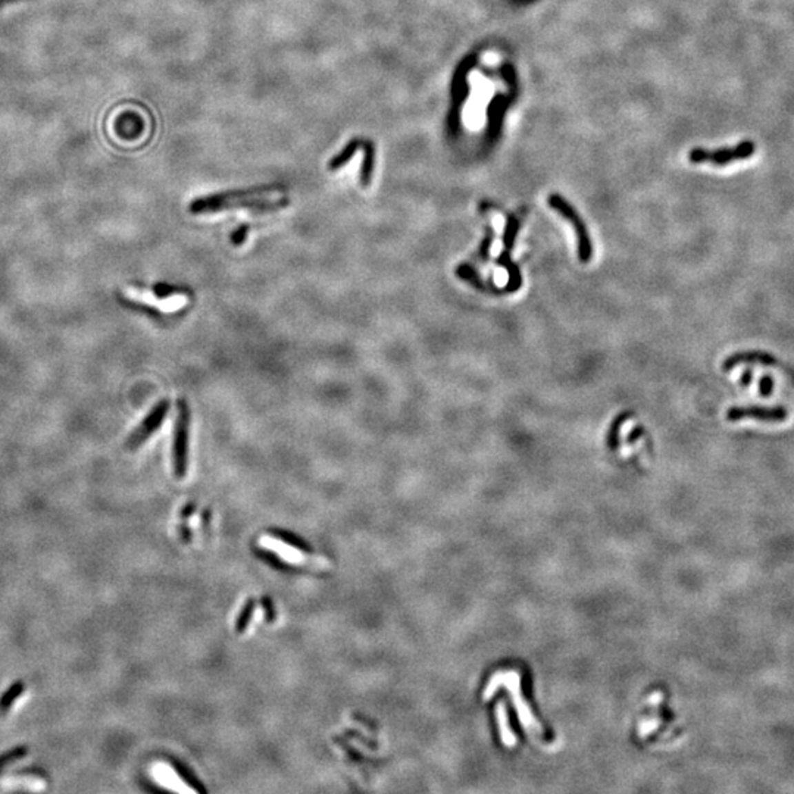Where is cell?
I'll return each mask as SVG.
<instances>
[{"mask_svg":"<svg viewBox=\"0 0 794 794\" xmlns=\"http://www.w3.org/2000/svg\"><path fill=\"white\" fill-rule=\"evenodd\" d=\"M281 190H284V185H281V184H278V185L268 184V185L250 187V189L216 193L212 196H205V197L196 198V201H193L190 203L189 211L193 215L221 212V211H224V207L228 203L237 202L238 198H250V197H256V196H265V194H269L274 192H281Z\"/></svg>","mask_w":794,"mask_h":794,"instance_id":"cell-1","label":"cell"},{"mask_svg":"<svg viewBox=\"0 0 794 794\" xmlns=\"http://www.w3.org/2000/svg\"><path fill=\"white\" fill-rule=\"evenodd\" d=\"M189 437H190V407L184 399L176 403V419L174 427L172 463L175 478L183 480L189 468Z\"/></svg>","mask_w":794,"mask_h":794,"instance_id":"cell-2","label":"cell"},{"mask_svg":"<svg viewBox=\"0 0 794 794\" xmlns=\"http://www.w3.org/2000/svg\"><path fill=\"white\" fill-rule=\"evenodd\" d=\"M549 206L572 225L577 237V255L581 263H589L593 258V241L582 218L567 198L558 193H551L547 198Z\"/></svg>","mask_w":794,"mask_h":794,"instance_id":"cell-3","label":"cell"},{"mask_svg":"<svg viewBox=\"0 0 794 794\" xmlns=\"http://www.w3.org/2000/svg\"><path fill=\"white\" fill-rule=\"evenodd\" d=\"M520 219H518L515 215H509L506 219V225H505V233H503V249L500 256L496 259L498 262L499 267L505 268L509 274V281L505 287L499 290V294H509L513 293L516 290L521 289L522 285V277H521V271L518 268V265L511 259V250L515 246V238L518 236V231H520Z\"/></svg>","mask_w":794,"mask_h":794,"instance_id":"cell-4","label":"cell"},{"mask_svg":"<svg viewBox=\"0 0 794 794\" xmlns=\"http://www.w3.org/2000/svg\"><path fill=\"white\" fill-rule=\"evenodd\" d=\"M738 365H760L766 368H777L794 384V367L784 360H781L775 355H772V353L762 350H744L733 353V355H730L722 362V371L728 372Z\"/></svg>","mask_w":794,"mask_h":794,"instance_id":"cell-5","label":"cell"},{"mask_svg":"<svg viewBox=\"0 0 794 794\" xmlns=\"http://www.w3.org/2000/svg\"><path fill=\"white\" fill-rule=\"evenodd\" d=\"M788 415H790V411L782 405H775V406L744 405V406H733L726 411V419L730 423L743 421V419H755V421H760V423L777 424V423L787 421Z\"/></svg>","mask_w":794,"mask_h":794,"instance_id":"cell-6","label":"cell"},{"mask_svg":"<svg viewBox=\"0 0 794 794\" xmlns=\"http://www.w3.org/2000/svg\"><path fill=\"white\" fill-rule=\"evenodd\" d=\"M476 59L467 58L463 61L454 75V81H451V108L447 116V128L450 132H456L460 121V109L463 102L469 93L468 88V72L474 68Z\"/></svg>","mask_w":794,"mask_h":794,"instance_id":"cell-7","label":"cell"},{"mask_svg":"<svg viewBox=\"0 0 794 794\" xmlns=\"http://www.w3.org/2000/svg\"><path fill=\"white\" fill-rule=\"evenodd\" d=\"M170 411V402L168 400H161L159 403H156L153 406V409L147 414V416L145 418V421H143L136 429L134 433H132L127 441H125V447L128 450H136L139 449L141 445H145V441L158 431V428L162 425V423L165 421V418H167Z\"/></svg>","mask_w":794,"mask_h":794,"instance_id":"cell-8","label":"cell"},{"mask_svg":"<svg viewBox=\"0 0 794 794\" xmlns=\"http://www.w3.org/2000/svg\"><path fill=\"white\" fill-rule=\"evenodd\" d=\"M363 150V159L360 167V184L362 187H368L372 180L374 167H375V146L371 140H362Z\"/></svg>","mask_w":794,"mask_h":794,"instance_id":"cell-9","label":"cell"},{"mask_svg":"<svg viewBox=\"0 0 794 794\" xmlns=\"http://www.w3.org/2000/svg\"><path fill=\"white\" fill-rule=\"evenodd\" d=\"M362 147V139H352L347 145L345 146V149L341 150L340 153H337L336 156L329 161L328 163V170L329 171H338L340 168H343L345 165L355 156V153Z\"/></svg>","mask_w":794,"mask_h":794,"instance_id":"cell-10","label":"cell"},{"mask_svg":"<svg viewBox=\"0 0 794 794\" xmlns=\"http://www.w3.org/2000/svg\"><path fill=\"white\" fill-rule=\"evenodd\" d=\"M26 691V682L24 681H15L10 684L6 691L0 696V716H3L12 708L14 703L19 699L22 693Z\"/></svg>","mask_w":794,"mask_h":794,"instance_id":"cell-11","label":"cell"},{"mask_svg":"<svg viewBox=\"0 0 794 794\" xmlns=\"http://www.w3.org/2000/svg\"><path fill=\"white\" fill-rule=\"evenodd\" d=\"M272 534L277 538H280L284 544L301 550V551H303V553H314L315 551L314 547L307 542H305L302 537H299L297 534H293L290 531H285V529H272Z\"/></svg>","mask_w":794,"mask_h":794,"instance_id":"cell-12","label":"cell"},{"mask_svg":"<svg viewBox=\"0 0 794 794\" xmlns=\"http://www.w3.org/2000/svg\"><path fill=\"white\" fill-rule=\"evenodd\" d=\"M506 108V99L499 96L493 99V102L489 106V123H490V134H494L498 128L500 127L503 112Z\"/></svg>","mask_w":794,"mask_h":794,"instance_id":"cell-13","label":"cell"},{"mask_svg":"<svg viewBox=\"0 0 794 794\" xmlns=\"http://www.w3.org/2000/svg\"><path fill=\"white\" fill-rule=\"evenodd\" d=\"M172 766L175 769L176 774H179L185 784H189L194 791H201L205 793L206 788L202 786V781H198L197 777L193 774L190 768H187L184 764H181L180 760H172Z\"/></svg>","mask_w":794,"mask_h":794,"instance_id":"cell-14","label":"cell"},{"mask_svg":"<svg viewBox=\"0 0 794 794\" xmlns=\"http://www.w3.org/2000/svg\"><path fill=\"white\" fill-rule=\"evenodd\" d=\"M255 604H256L255 600L249 599V600L245 603V606H243V609L240 611L238 618H237V621H236V631H237L238 634H243V633L246 631V628H247V625H249V622H250V620H252V616H253V612H255Z\"/></svg>","mask_w":794,"mask_h":794,"instance_id":"cell-15","label":"cell"},{"mask_svg":"<svg viewBox=\"0 0 794 794\" xmlns=\"http://www.w3.org/2000/svg\"><path fill=\"white\" fill-rule=\"evenodd\" d=\"M28 752H30L28 746H17L14 749L6 750L5 753L0 755V772H2L8 765H10L12 762H17V760L27 756Z\"/></svg>","mask_w":794,"mask_h":794,"instance_id":"cell-16","label":"cell"},{"mask_svg":"<svg viewBox=\"0 0 794 794\" xmlns=\"http://www.w3.org/2000/svg\"><path fill=\"white\" fill-rule=\"evenodd\" d=\"M628 416H630V414H621L612 423L611 431L608 436V445L611 449H616L618 445H620V429H621V425L628 419Z\"/></svg>","mask_w":794,"mask_h":794,"instance_id":"cell-17","label":"cell"},{"mask_svg":"<svg viewBox=\"0 0 794 794\" xmlns=\"http://www.w3.org/2000/svg\"><path fill=\"white\" fill-rule=\"evenodd\" d=\"M255 553L258 558H261L263 562H267L268 565H271L272 568H277V569H287L289 565L284 564L283 559H280L277 555L272 553V551L268 550H263V549H256Z\"/></svg>","mask_w":794,"mask_h":794,"instance_id":"cell-18","label":"cell"},{"mask_svg":"<svg viewBox=\"0 0 794 794\" xmlns=\"http://www.w3.org/2000/svg\"><path fill=\"white\" fill-rule=\"evenodd\" d=\"M493 238H494V231H493L491 227H487V228H485V236H484V238H482L481 246H480V249H478V252H477V259H480V261H482V262H485V261L489 259V250H490Z\"/></svg>","mask_w":794,"mask_h":794,"instance_id":"cell-19","label":"cell"},{"mask_svg":"<svg viewBox=\"0 0 794 794\" xmlns=\"http://www.w3.org/2000/svg\"><path fill=\"white\" fill-rule=\"evenodd\" d=\"M734 150L737 154V161H744L750 156H753L755 152H756V145L753 141L744 140L742 143H738V145L734 147Z\"/></svg>","mask_w":794,"mask_h":794,"instance_id":"cell-20","label":"cell"},{"mask_svg":"<svg viewBox=\"0 0 794 794\" xmlns=\"http://www.w3.org/2000/svg\"><path fill=\"white\" fill-rule=\"evenodd\" d=\"M775 389V380L772 375H762L759 380V394L764 397V399H768V397L772 396Z\"/></svg>","mask_w":794,"mask_h":794,"instance_id":"cell-21","label":"cell"},{"mask_svg":"<svg viewBox=\"0 0 794 794\" xmlns=\"http://www.w3.org/2000/svg\"><path fill=\"white\" fill-rule=\"evenodd\" d=\"M249 230H250V227L247 224H243L237 230H234L233 234H231V245L236 246V247L245 245V241L249 236Z\"/></svg>","mask_w":794,"mask_h":794,"instance_id":"cell-22","label":"cell"},{"mask_svg":"<svg viewBox=\"0 0 794 794\" xmlns=\"http://www.w3.org/2000/svg\"><path fill=\"white\" fill-rule=\"evenodd\" d=\"M179 292H180V290L176 289V287H172V285H168V284H156V285L153 287V294H154V297H156L158 301L167 299V297H171L172 294L179 293Z\"/></svg>","mask_w":794,"mask_h":794,"instance_id":"cell-23","label":"cell"},{"mask_svg":"<svg viewBox=\"0 0 794 794\" xmlns=\"http://www.w3.org/2000/svg\"><path fill=\"white\" fill-rule=\"evenodd\" d=\"M262 604H263V609L267 611V615H265V616H267V621H268V622H272L274 618H275V609H274L272 600H271L269 598H263V599H262Z\"/></svg>","mask_w":794,"mask_h":794,"instance_id":"cell-24","label":"cell"},{"mask_svg":"<svg viewBox=\"0 0 794 794\" xmlns=\"http://www.w3.org/2000/svg\"><path fill=\"white\" fill-rule=\"evenodd\" d=\"M753 377H755V371H753L752 368H747V369L742 374L740 384L743 385V387H749V385L752 384V381H753Z\"/></svg>","mask_w":794,"mask_h":794,"instance_id":"cell-25","label":"cell"},{"mask_svg":"<svg viewBox=\"0 0 794 794\" xmlns=\"http://www.w3.org/2000/svg\"><path fill=\"white\" fill-rule=\"evenodd\" d=\"M643 433H644V429H643V427H642V425H640V427H637V429H634V431H633V433H631V434H630V437H628V440H630V443H631V441H633V440H634V437H635V440H637V438H638V437H640V436H642V434H643Z\"/></svg>","mask_w":794,"mask_h":794,"instance_id":"cell-26","label":"cell"},{"mask_svg":"<svg viewBox=\"0 0 794 794\" xmlns=\"http://www.w3.org/2000/svg\"><path fill=\"white\" fill-rule=\"evenodd\" d=\"M193 511H194V503H190V505H187V506H185V507H184V511H183V513H181V516H183V518H189V516H192V513H193Z\"/></svg>","mask_w":794,"mask_h":794,"instance_id":"cell-27","label":"cell"}]
</instances>
